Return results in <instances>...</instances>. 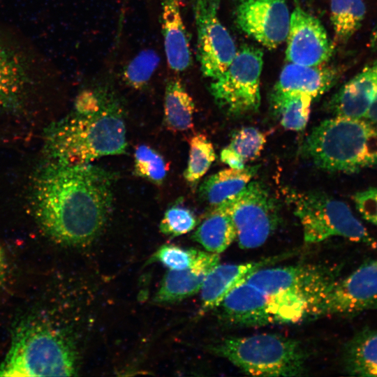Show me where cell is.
I'll return each mask as SVG.
<instances>
[{
	"label": "cell",
	"mask_w": 377,
	"mask_h": 377,
	"mask_svg": "<svg viewBox=\"0 0 377 377\" xmlns=\"http://www.w3.org/2000/svg\"><path fill=\"white\" fill-rule=\"evenodd\" d=\"M218 308L222 320L230 325L255 327L274 323L268 294L245 281L232 289Z\"/></svg>",
	"instance_id": "cell-14"
},
{
	"label": "cell",
	"mask_w": 377,
	"mask_h": 377,
	"mask_svg": "<svg viewBox=\"0 0 377 377\" xmlns=\"http://www.w3.org/2000/svg\"><path fill=\"white\" fill-rule=\"evenodd\" d=\"M369 47L374 51H377V24L371 34Z\"/></svg>",
	"instance_id": "cell-37"
},
{
	"label": "cell",
	"mask_w": 377,
	"mask_h": 377,
	"mask_svg": "<svg viewBox=\"0 0 377 377\" xmlns=\"http://www.w3.org/2000/svg\"><path fill=\"white\" fill-rule=\"evenodd\" d=\"M259 166L242 169L222 170L208 178L199 188L200 198L212 206H216L239 193L251 182Z\"/></svg>",
	"instance_id": "cell-21"
},
{
	"label": "cell",
	"mask_w": 377,
	"mask_h": 377,
	"mask_svg": "<svg viewBox=\"0 0 377 377\" xmlns=\"http://www.w3.org/2000/svg\"><path fill=\"white\" fill-rule=\"evenodd\" d=\"M288 198L300 221L306 243H318L339 236L376 246L375 239L345 202L320 191L290 190Z\"/></svg>",
	"instance_id": "cell-6"
},
{
	"label": "cell",
	"mask_w": 377,
	"mask_h": 377,
	"mask_svg": "<svg viewBox=\"0 0 377 377\" xmlns=\"http://www.w3.org/2000/svg\"><path fill=\"white\" fill-rule=\"evenodd\" d=\"M365 14L363 0H330V20L337 40L347 42L361 27Z\"/></svg>",
	"instance_id": "cell-26"
},
{
	"label": "cell",
	"mask_w": 377,
	"mask_h": 377,
	"mask_svg": "<svg viewBox=\"0 0 377 377\" xmlns=\"http://www.w3.org/2000/svg\"><path fill=\"white\" fill-rule=\"evenodd\" d=\"M263 66L261 50L244 45L225 71L209 84L214 100L232 117L255 112L260 104V80Z\"/></svg>",
	"instance_id": "cell-7"
},
{
	"label": "cell",
	"mask_w": 377,
	"mask_h": 377,
	"mask_svg": "<svg viewBox=\"0 0 377 377\" xmlns=\"http://www.w3.org/2000/svg\"><path fill=\"white\" fill-rule=\"evenodd\" d=\"M207 251L219 254L237 238L230 215L219 205L214 207L192 235Z\"/></svg>",
	"instance_id": "cell-22"
},
{
	"label": "cell",
	"mask_w": 377,
	"mask_h": 377,
	"mask_svg": "<svg viewBox=\"0 0 377 377\" xmlns=\"http://www.w3.org/2000/svg\"><path fill=\"white\" fill-rule=\"evenodd\" d=\"M43 160L88 164L127 149L125 108L112 82L99 80L81 91L73 110L45 130Z\"/></svg>",
	"instance_id": "cell-2"
},
{
	"label": "cell",
	"mask_w": 377,
	"mask_h": 377,
	"mask_svg": "<svg viewBox=\"0 0 377 377\" xmlns=\"http://www.w3.org/2000/svg\"><path fill=\"white\" fill-rule=\"evenodd\" d=\"M290 18L286 0H239L235 10L238 27L269 49L286 39Z\"/></svg>",
	"instance_id": "cell-12"
},
{
	"label": "cell",
	"mask_w": 377,
	"mask_h": 377,
	"mask_svg": "<svg viewBox=\"0 0 377 377\" xmlns=\"http://www.w3.org/2000/svg\"><path fill=\"white\" fill-rule=\"evenodd\" d=\"M302 154L329 172L356 173L377 166V122L333 116L309 134Z\"/></svg>",
	"instance_id": "cell-4"
},
{
	"label": "cell",
	"mask_w": 377,
	"mask_h": 377,
	"mask_svg": "<svg viewBox=\"0 0 377 377\" xmlns=\"http://www.w3.org/2000/svg\"><path fill=\"white\" fill-rule=\"evenodd\" d=\"M196 224L197 219L193 212L177 202L167 209L159 228L163 234L175 237L191 231Z\"/></svg>",
	"instance_id": "cell-30"
},
{
	"label": "cell",
	"mask_w": 377,
	"mask_h": 377,
	"mask_svg": "<svg viewBox=\"0 0 377 377\" xmlns=\"http://www.w3.org/2000/svg\"><path fill=\"white\" fill-rule=\"evenodd\" d=\"M209 350L245 374L258 376H300L306 370L302 343L276 334L223 338Z\"/></svg>",
	"instance_id": "cell-5"
},
{
	"label": "cell",
	"mask_w": 377,
	"mask_h": 377,
	"mask_svg": "<svg viewBox=\"0 0 377 377\" xmlns=\"http://www.w3.org/2000/svg\"><path fill=\"white\" fill-rule=\"evenodd\" d=\"M160 62L158 53L145 49L138 53L124 67L123 80L135 89L144 88L150 81Z\"/></svg>",
	"instance_id": "cell-29"
},
{
	"label": "cell",
	"mask_w": 377,
	"mask_h": 377,
	"mask_svg": "<svg viewBox=\"0 0 377 377\" xmlns=\"http://www.w3.org/2000/svg\"><path fill=\"white\" fill-rule=\"evenodd\" d=\"M76 372L72 343L48 319L29 316L17 323L0 364V376H71Z\"/></svg>",
	"instance_id": "cell-3"
},
{
	"label": "cell",
	"mask_w": 377,
	"mask_h": 377,
	"mask_svg": "<svg viewBox=\"0 0 377 377\" xmlns=\"http://www.w3.org/2000/svg\"><path fill=\"white\" fill-rule=\"evenodd\" d=\"M216 158L214 148L207 137L202 133L193 135L189 141V155L184 178L190 184H196L207 172Z\"/></svg>",
	"instance_id": "cell-27"
},
{
	"label": "cell",
	"mask_w": 377,
	"mask_h": 377,
	"mask_svg": "<svg viewBox=\"0 0 377 377\" xmlns=\"http://www.w3.org/2000/svg\"><path fill=\"white\" fill-rule=\"evenodd\" d=\"M337 271L330 266L301 264L261 268L244 279L267 294L293 293L311 306V316L327 292L338 279Z\"/></svg>",
	"instance_id": "cell-9"
},
{
	"label": "cell",
	"mask_w": 377,
	"mask_h": 377,
	"mask_svg": "<svg viewBox=\"0 0 377 377\" xmlns=\"http://www.w3.org/2000/svg\"><path fill=\"white\" fill-rule=\"evenodd\" d=\"M195 103L178 76L169 78L164 94V122L172 131H184L193 126Z\"/></svg>",
	"instance_id": "cell-23"
},
{
	"label": "cell",
	"mask_w": 377,
	"mask_h": 377,
	"mask_svg": "<svg viewBox=\"0 0 377 377\" xmlns=\"http://www.w3.org/2000/svg\"><path fill=\"white\" fill-rule=\"evenodd\" d=\"M377 309V259L338 279L316 307L313 318L348 316Z\"/></svg>",
	"instance_id": "cell-11"
},
{
	"label": "cell",
	"mask_w": 377,
	"mask_h": 377,
	"mask_svg": "<svg viewBox=\"0 0 377 377\" xmlns=\"http://www.w3.org/2000/svg\"><path fill=\"white\" fill-rule=\"evenodd\" d=\"M364 119L377 122V95Z\"/></svg>",
	"instance_id": "cell-36"
},
{
	"label": "cell",
	"mask_w": 377,
	"mask_h": 377,
	"mask_svg": "<svg viewBox=\"0 0 377 377\" xmlns=\"http://www.w3.org/2000/svg\"><path fill=\"white\" fill-rule=\"evenodd\" d=\"M313 99L306 94L273 91L271 104L281 126L286 130L300 131L306 126Z\"/></svg>",
	"instance_id": "cell-25"
},
{
	"label": "cell",
	"mask_w": 377,
	"mask_h": 377,
	"mask_svg": "<svg viewBox=\"0 0 377 377\" xmlns=\"http://www.w3.org/2000/svg\"><path fill=\"white\" fill-rule=\"evenodd\" d=\"M265 143L266 136L262 131L254 127H243L233 133L228 147L246 162L258 157Z\"/></svg>",
	"instance_id": "cell-31"
},
{
	"label": "cell",
	"mask_w": 377,
	"mask_h": 377,
	"mask_svg": "<svg viewBox=\"0 0 377 377\" xmlns=\"http://www.w3.org/2000/svg\"><path fill=\"white\" fill-rule=\"evenodd\" d=\"M353 200L363 219L377 226V187L357 192Z\"/></svg>",
	"instance_id": "cell-33"
},
{
	"label": "cell",
	"mask_w": 377,
	"mask_h": 377,
	"mask_svg": "<svg viewBox=\"0 0 377 377\" xmlns=\"http://www.w3.org/2000/svg\"><path fill=\"white\" fill-rule=\"evenodd\" d=\"M198 250L185 249L175 245H163L152 256L149 262L158 261L171 270H182L193 263Z\"/></svg>",
	"instance_id": "cell-32"
},
{
	"label": "cell",
	"mask_w": 377,
	"mask_h": 377,
	"mask_svg": "<svg viewBox=\"0 0 377 377\" xmlns=\"http://www.w3.org/2000/svg\"><path fill=\"white\" fill-rule=\"evenodd\" d=\"M343 71L340 66L325 64L304 66L288 63L283 68L273 91L303 94L315 100L335 85Z\"/></svg>",
	"instance_id": "cell-17"
},
{
	"label": "cell",
	"mask_w": 377,
	"mask_h": 377,
	"mask_svg": "<svg viewBox=\"0 0 377 377\" xmlns=\"http://www.w3.org/2000/svg\"><path fill=\"white\" fill-rule=\"evenodd\" d=\"M286 40V57L289 63L323 64L334 53V45L320 20L298 4L290 14Z\"/></svg>",
	"instance_id": "cell-13"
},
{
	"label": "cell",
	"mask_w": 377,
	"mask_h": 377,
	"mask_svg": "<svg viewBox=\"0 0 377 377\" xmlns=\"http://www.w3.org/2000/svg\"><path fill=\"white\" fill-rule=\"evenodd\" d=\"M288 254L283 257L278 256L239 264L219 263L207 274L200 288V314L218 308L227 294L244 281L248 275L273 264Z\"/></svg>",
	"instance_id": "cell-19"
},
{
	"label": "cell",
	"mask_w": 377,
	"mask_h": 377,
	"mask_svg": "<svg viewBox=\"0 0 377 377\" xmlns=\"http://www.w3.org/2000/svg\"><path fill=\"white\" fill-rule=\"evenodd\" d=\"M115 177L112 172L90 163L42 161L29 189L35 221L57 243L89 244L100 234L111 212Z\"/></svg>",
	"instance_id": "cell-1"
},
{
	"label": "cell",
	"mask_w": 377,
	"mask_h": 377,
	"mask_svg": "<svg viewBox=\"0 0 377 377\" xmlns=\"http://www.w3.org/2000/svg\"><path fill=\"white\" fill-rule=\"evenodd\" d=\"M221 0H193L197 32V56L203 75L219 77L234 59L237 50L219 17Z\"/></svg>",
	"instance_id": "cell-10"
},
{
	"label": "cell",
	"mask_w": 377,
	"mask_h": 377,
	"mask_svg": "<svg viewBox=\"0 0 377 377\" xmlns=\"http://www.w3.org/2000/svg\"><path fill=\"white\" fill-rule=\"evenodd\" d=\"M231 217L239 246L243 249L262 246L279 223L278 204L262 182H250L244 189L218 205Z\"/></svg>",
	"instance_id": "cell-8"
},
{
	"label": "cell",
	"mask_w": 377,
	"mask_h": 377,
	"mask_svg": "<svg viewBox=\"0 0 377 377\" xmlns=\"http://www.w3.org/2000/svg\"><path fill=\"white\" fill-rule=\"evenodd\" d=\"M169 164L156 150L147 145H139L134 153V173L155 185L164 182Z\"/></svg>",
	"instance_id": "cell-28"
},
{
	"label": "cell",
	"mask_w": 377,
	"mask_h": 377,
	"mask_svg": "<svg viewBox=\"0 0 377 377\" xmlns=\"http://www.w3.org/2000/svg\"><path fill=\"white\" fill-rule=\"evenodd\" d=\"M161 31L169 68L175 73L186 71L192 64L191 51L179 0H161Z\"/></svg>",
	"instance_id": "cell-20"
},
{
	"label": "cell",
	"mask_w": 377,
	"mask_h": 377,
	"mask_svg": "<svg viewBox=\"0 0 377 377\" xmlns=\"http://www.w3.org/2000/svg\"><path fill=\"white\" fill-rule=\"evenodd\" d=\"M219 261V254L198 250L188 267L182 270L169 269L164 275L154 301L171 303L197 293L207 274Z\"/></svg>",
	"instance_id": "cell-18"
},
{
	"label": "cell",
	"mask_w": 377,
	"mask_h": 377,
	"mask_svg": "<svg viewBox=\"0 0 377 377\" xmlns=\"http://www.w3.org/2000/svg\"><path fill=\"white\" fill-rule=\"evenodd\" d=\"M344 366L350 375L377 376V330L357 333L347 343Z\"/></svg>",
	"instance_id": "cell-24"
},
{
	"label": "cell",
	"mask_w": 377,
	"mask_h": 377,
	"mask_svg": "<svg viewBox=\"0 0 377 377\" xmlns=\"http://www.w3.org/2000/svg\"><path fill=\"white\" fill-rule=\"evenodd\" d=\"M27 58L0 40V111H22L34 81Z\"/></svg>",
	"instance_id": "cell-15"
},
{
	"label": "cell",
	"mask_w": 377,
	"mask_h": 377,
	"mask_svg": "<svg viewBox=\"0 0 377 377\" xmlns=\"http://www.w3.org/2000/svg\"><path fill=\"white\" fill-rule=\"evenodd\" d=\"M8 274V264L5 252L0 244V288L4 284Z\"/></svg>",
	"instance_id": "cell-35"
},
{
	"label": "cell",
	"mask_w": 377,
	"mask_h": 377,
	"mask_svg": "<svg viewBox=\"0 0 377 377\" xmlns=\"http://www.w3.org/2000/svg\"><path fill=\"white\" fill-rule=\"evenodd\" d=\"M220 158L221 161L228 165L230 168L242 169L245 167L244 160L228 146L222 149Z\"/></svg>",
	"instance_id": "cell-34"
},
{
	"label": "cell",
	"mask_w": 377,
	"mask_h": 377,
	"mask_svg": "<svg viewBox=\"0 0 377 377\" xmlns=\"http://www.w3.org/2000/svg\"><path fill=\"white\" fill-rule=\"evenodd\" d=\"M377 95V60L364 66L330 98L327 108L338 117L364 119Z\"/></svg>",
	"instance_id": "cell-16"
}]
</instances>
